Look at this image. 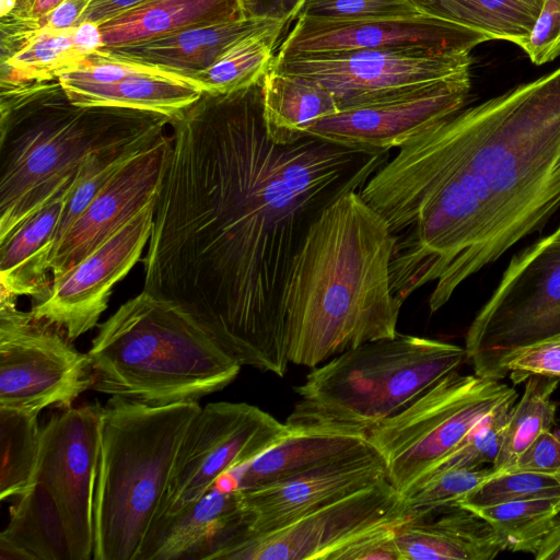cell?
I'll list each match as a JSON object with an SVG mask.
<instances>
[{"mask_svg":"<svg viewBox=\"0 0 560 560\" xmlns=\"http://www.w3.org/2000/svg\"><path fill=\"white\" fill-rule=\"evenodd\" d=\"M262 84L202 92L172 118L143 290L179 304L241 366L283 377L284 296L307 233L389 156L311 136L273 142Z\"/></svg>","mask_w":560,"mask_h":560,"instance_id":"1","label":"cell"},{"mask_svg":"<svg viewBox=\"0 0 560 560\" xmlns=\"http://www.w3.org/2000/svg\"><path fill=\"white\" fill-rule=\"evenodd\" d=\"M395 235L405 302L432 313L560 209V67L418 133L359 190Z\"/></svg>","mask_w":560,"mask_h":560,"instance_id":"2","label":"cell"},{"mask_svg":"<svg viewBox=\"0 0 560 560\" xmlns=\"http://www.w3.org/2000/svg\"><path fill=\"white\" fill-rule=\"evenodd\" d=\"M395 235L351 190L310 229L284 296L290 363L314 369L366 342L393 338L402 302L390 260Z\"/></svg>","mask_w":560,"mask_h":560,"instance_id":"3","label":"cell"},{"mask_svg":"<svg viewBox=\"0 0 560 560\" xmlns=\"http://www.w3.org/2000/svg\"><path fill=\"white\" fill-rule=\"evenodd\" d=\"M153 112L80 106L58 79L1 84L0 242L72 187L95 154L165 135Z\"/></svg>","mask_w":560,"mask_h":560,"instance_id":"4","label":"cell"},{"mask_svg":"<svg viewBox=\"0 0 560 560\" xmlns=\"http://www.w3.org/2000/svg\"><path fill=\"white\" fill-rule=\"evenodd\" d=\"M86 353L92 390L150 407L198 402L242 368L179 304L144 290L98 324Z\"/></svg>","mask_w":560,"mask_h":560,"instance_id":"5","label":"cell"},{"mask_svg":"<svg viewBox=\"0 0 560 560\" xmlns=\"http://www.w3.org/2000/svg\"><path fill=\"white\" fill-rule=\"evenodd\" d=\"M199 402L150 407L110 397L102 407L93 502L94 560H137Z\"/></svg>","mask_w":560,"mask_h":560,"instance_id":"6","label":"cell"},{"mask_svg":"<svg viewBox=\"0 0 560 560\" xmlns=\"http://www.w3.org/2000/svg\"><path fill=\"white\" fill-rule=\"evenodd\" d=\"M467 360L441 340L397 334L366 342L312 369L294 390L292 422H323L370 431L398 413Z\"/></svg>","mask_w":560,"mask_h":560,"instance_id":"7","label":"cell"},{"mask_svg":"<svg viewBox=\"0 0 560 560\" xmlns=\"http://www.w3.org/2000/svg\"><path fill=\"white\" fill-rule=\"evenodd\" d=\"M560 336V225L515 255L465 338L475 374L502 380L514 352Z\"/></svg>","mask_w":560,"mask_h":560,"instance_id":"8","label":"cell"},{"mask_svg":"<svg viewBox=\"0 0 560 560\" xmlns=\"http://www.w3.org/2000/svg\"><path fill=\"white\" fill-rule=\"evenodd\" d=\"M514 392L500 380L454 371L405 409L371 428L368 441L383 457L388 480L401 494Z\"/></svg>","mask_w":560,"mask_h":560,"instance_id":"9","label":"cell"},{"mask_svg":"<svg viewBox=\"0 0 560 560\" xmlns=\"http://www.w3.org/2000/svg\"><path fill=\"white\" fill-rule=\"evenodd\" d=\"M0 292V407L39 413L71 408L94 377L88 353L66 332Z\"/></svg>","mask_w":560,"mask_h":560,"instance_id":"10","label":"cell"},{"mask_svg":"<svg viewBox=\"0 0 560 560\" xmlns=\"http://www.w3.org/2000/svg\"><path fill=\"white\" fill-rule=\"evenodd\" d=\"M289 432L287 422L247 402L205 405L183 438L156 516L198 501L222 476L247 465Z\"/></svg>","mask_w":560,"mask_h":560,"instance_id":"11","label":"cell"},{"mask_svg":"<svg viewBox=\"0 0 560 560\" xmlns=\"http://www.w3.org/2000/svg\"><path fill=\"white\" fill-rule=\"evenodd\" d=\"M471 62L470 54L358 49L275 56L270 69L319 83L332 94L340 112L407 95L469 71Z\"/></svg>","mask_w":560,"mask_h":560,"instance_id":"12","label":"cell"},{"mask_svg":"<svg viewBox=\"0 0 560 560\" xmlns=\"http://www.w3.org/2000/svg\"><path fill=\"white\" fill-rule=\"evenodd\" d=\"M400 494L388 478L317 509L279 529L234 536L214 560H330L340 548L384 525L401 524Z\"/></svg>","mask_w":560,"mask_h":560,"instance_id":"13","label":"cell"},{"mask_svg":"<svg viewBox=\"0 0 560 560\" xmlns=\"http://www.w3.org/2000/svg\"><path fill=\"white\" fill-rule=\"evenodd\" d=\"M102 407L95 402L62 409L39 432L34 483L46 489L58 505L72 560L93 559Z\"/></svg>","mask_w":560,"mask_h":560,"instance_id":"14","label":"cell"},{"mask_svg":"<svg viewBox=\"0 0 560 560\" xmlns=\"http://www.w3.org/2000/svg\"><path fill=\"white\" fill-rule=\"evenodd\" d=\"M156 200L150 202L66 275L52 280L31 313L74 341L98 326L114 285L140 260L149 243Z\"/></svg>","mask_w":560,"mask_h":560,"instance_id":"15","label":"cell"},{"mask_svg":"<svg viewBox=\"0 0 560 560\" xmlns=\"http://www.w3.org/2000/svg\"><path fill=\"white\" fill-rule=\"evenodd\" d=\"M470 89V71H466L394 100L325 116L312 124L305 136L385 153L460 112Z\"/></svg>","mask_w":560,"mask_h":560,"instance_id":"16","label":"cell"},{"mask_svg":"<svg viewBox=\"0 0 560 560\" xmlns=\"http://www.w3.org/2000/svg\"><path fill=\"white\" fill-rule=\"evenodd\" d=\"M491 40L474 28L436 16L380 18L357 21L298 16L281 43L278 57L358 49H422L470 54Z\"/></svg>","mask_w":560,"mask_h":560,"instance_id":"17","label":"cell"},{"mask_svg":"<svg viewBox=\"0 0 560 560\" xmlns=\"http://www.w3.org/2000/svg\"><path fill=\"white\" fill-rule=\"evenodd\" d=\"M164 135L135 154L108 180L55 246L50 278L57 280L158 199L171 154Z\"/></svg>","mask_w":560,"mask_h":560,"instance_id":"18","label":"cell"},{"mask_svg":"<svg viewBox=\"0 0 560 560\" xmlns=\"http://www.w3.org/2000/svg\"><path fill=\"white\" fill-rule=\"evenodd\" d=\"M387 477L381 454L369 446L295 477L241 490L246 532L264 534L366 489Z\"/></svg>","mask_w":560,"mask_h":560,"instance_id":"19","label":"cell"},{"mask_svg":"<svg viewBox=\"0 0 560 560\" xmlns=\"http://www.w3.org/2000/svg\"><path fill=\"white\" fill-rule=\"evenodd\" d=\"M246 526L241 490L213 487L192 504L156 516L137 560H214Z\"/></svg>","mask_w":560,"mask_h":560,"instance_id":"20","label":"cell"},{"mask_svg":"<svg viewBox=\"0 0 560 560\" xmlns=\"http://www.w3.org/2000/svg\"><path fill=\"white\" fill-rule=\"evenodd\" d=\"M290 432L247 465L228 472L246 490L311 471L370 445L368 431L352 425L288 421Z\"/></svg>","mask_w":560,"mask_h":560,"instance_id":"21","label":"cell"},{"mask_svg":"<svg viewBox=\"0 0 560 560\" xmlns=\"http://www.w3.org/2000/svg\"><path fill=\"white\" fill-rule=\"evenodd\" d=\"M278 22L243 18L200 25L139 43L102 47L92 57L158 68L194 81L237 40Z\"/></svg>","mask_w":560,"mask_h":560,"instance_id":"22","label":"cell"},{"mask_svg":"<svg viewBox=\"0 0 560 560\" xmlns=\"http://www.w3.org/2000/svg\"><path fill=\"white\" fill-rule=\"evenodd\" d=\"M396 541L402 560H491L508 549L483 517L459 506L435 520L402 522Z\"/></svg>","mask_w":560,"mask_h":560,"instance_id":"23","label":"cell"},{"mask_svg":"<svg viewBox=\"0 0 560 560\" xmlns=\"http://www.w3.org/2000/svg\"><path fill=\"white\" fill-rule=\"evenodd\" d=\"M74 185L0 242V292L15 298L30 296L33 303L45 296L51 283L48 264L55 234Z\"/></svg>","mask_w":560,"mask_h":560,"instance_id":"24","label":"cell"},{"mask_svg":"<svg viewBox=\"0 0 560 560\" xmlns=\"http://www.w3.org/2000/svg\"><path fill=\"white\" fill-rule=\"evenodd\" d=\"M243 18V0H145L98 25L103 47H114Z\"/></svg>","mask_w":560,"mask_h":560,"instance_id":"25","label":"cell"},{"mask_svg":"<svg viewBox=\"0 0 560 560\" xmlns=\"http://www.w3.org/2000/svg\"><path fill=\"white\" fill-rule=\"evenodd\" d=\"M58 81L77 105L147 110L171 119L202 94L195 81L175 74L135 75L107 84Z\"/></svg>","mask_w":560,"mask_h":560,"instance_id":"26","label":"cell"},{"mask_svg":"<svg viewBox=\"0 0 560 560\" xmlns=\"http://www.w3.org/2000/svg\"><path fill=\"white\" fill-rule=\"evenodd\" d=\"M10 509L0 534V559L72 560L58 505L42 486H34Z\"/></svg>","mask_w":560,"mask_h":560,"instance_id":"27","label":"cell"},{"mask_svg":"<svg viewBox=\"0 0 560 560\" xmlns=\"http://www.w3.org/2000/svg\"><path fill=\"white\" fill-rule=\"evenodd\" d=\"M74 31H1V84L58 79L85 65L89 57L77 47Z\"/></svg>","mask_w":560,"mask_h":560,"instance_id":"28","label":"cell"},{"mask_svg":"<svg viewBox=\"0 0 560 560\" xmlns=\"http://www.w3.org/2000/svg\"><path fill=\"white\" fill-rule=\"evenodd\" d=\"M262 106L268 136L279 144L299 141L316 120L339 112L319 83L272 69L264 77Z\"/></svg>","mask_w":560,"mask_h":560,"instance_id":"29","label":"cell"},{"mask_svg":"<svg viewBox=\"0 0 560 560\" xmlns=\"http://www.w3.org/2000/svg\"><path fill=\"white\" fill-rule=\"evenodd\" d=\"M423 13L479 31L490 39L521 46L544 0H411Z\"/></svg>","mask_w":560,"mask_h":560,"instance_id":"30","label":"cell"},{"mask_svg":"<svg viewBox=\"0 0 560 560\" xmlns=\"http://www.w3.org/2000/svg\"><path fill=\"white\" fill-rule=\"evenodd\" d=\"M284 26L278 22L237 40L194 81L210 94H228L257 83L271 67Z\"/></svg>","mask_w":560,"mask_h":560,"instance_id":"31","label":"cell"},{"mask_svg":"<svg viewBox=\"0 0 560 560\" xmlns=\"http://www.w3.org/2000/svg\"><path fill=\"white\" fill-rule=\"evenodd\" d=\"M559 381L545 375L526 380L523 396L511 410L501 448L491 466L494 474L504 471L539 434L551 430L557 411L551 397Z\"/></svg>","mask_w":560,"mask_h":560,"instance_id":"32","label":"cell"},{"mask_svg":"<svg viewBox=\"0 0 560 560\" xmlns=\"http://www.w3.org/2000/svg\"><path fill=\"white\" fill-rule=\"evenodd\" d=\"M38 415L0 407V500L20 497L34 486L39 432Z\"/></svg>","mask_w":560,"mask_h":560,"instance_id":"33","label":"cell"},{"mask_svg":"<svg viewBox=\"0 0 560 560\" xmlns=\"http://www.w3.org/2000/svg\"><path fill=\"white\" fill-rule=\"evenodd\" d=\"M505 540L508 549L534 553L560 514V494L499 504L476 511Z\"/></svg>","mask_w":560,"mask_h":560,"instance_id":"34","label":"cell"},{"mask_svg":"<svg viewBox=\"0 0 560 560\" xmlns=\"http://www.w3.org/2000/svg\"><path fill=\"white\" fill-rule=\"evenodd\" d=\"M494 472L492 467L457 468L431 475L400 494L404 521L425 518L458 503Z\"/></svg>","mask_w":560,"mask_h":560,"instance_id":"35","label":"cell"},{"mask_svg":"<svg viewBox=\"0 0 560 560\" xmlns=\"http://www.w3.org/2000/svg\"><path fill=\"white\" fill-rule=\"evenodd\" d=\"M517 396V392H514L481 418L456 448L434 465L420 480L450 469L492 466L501 448Z\"/></svg>","mask_w":560,"mask_h":560,"instance_id":"36","label":"cell"},{"mask_svg":"<svg viewBox=\"0 0 560 560\" xmlns=\"http://www.w3.org/2000/svg\"><path fill=\"white\" fill-rule=\"evenodd\" d=\"M152 143H136L115 148L95 154L86 162L61 212L52 250L113 175L135 154Z\"/></svg>","mask_w":560,"mask_h":560,"instance_id":"37","label":"cell"},{"mask_svg":"<svg viewBox=\"0 0 560 560\" xmlns=\"http://www.w3.org/2000/svg\"><path fill=\"white\" fill-rule=\"evenodd\" d=\"M560 494V477L533 471L493 474L471 490L457 506L478 511L499 504Z\"/></svg>","mask_w":560,"mask_h":560,"instance_id":"38","label":"cell"},{"mask_svg":"<svg viewBox=\"0 0 560 560\" xmlns=\"http://www.w3.org/2000/svg\"><path fill=\"white\" fill-rule=\"evenodd\" d=\"M420 14L423 13L411 0H305L298 16L357 21Z\"/></svg>","mask_w":560,"mask_h":560,"instance_id":"39","label":"cell"},{"mask_svg":"<svg viewBox=\"0 0 560 560\" xmlns=\"http://www.w3.org/2000/svg\"><path fill=\"white\" fill-rule=\"evenodd\" d=\"M503 373L513 384L525 382L532 375L560 378V336L549 338L511 354L503 363Z\"/></svg>","mask_w":560,"mask_h":560,"instance_id":"40","label":"cell"},{"mask_svg":"<svg viewBox=\"0 0 560 560\" xmlns=\"http://www.w3.org/2000/svg\"><path fill=\"white\" fill-rule=\"evenodd\" d=\"M520 47L536 66L560 57V0H544L529 36Z\"/></svg>","mask_w":560,"mask_h":560,"instance_id":"41","label":"cell"},{"mask_svg":"<svg viewBox=\"0 0 560 560\" xmlns=\"http://www.w3.org/2000/svg\"><path fill=\"white\" fill-rule=\"evenodd\" d=\"M399 525H384L363 534L336 551L330 560H402L396 541Z\"/></svg>","mask_w":560,"mask_h":560,"instance_id":"42","label":"cell"},{"mask_svg":"<svg viewBox=\"0 0 560 560\" xmlns=\"http://www.w3.org/2000/svg\"><path fill=\"white\" fill-rule=\"evenodd\" d=\"M155 74L163 75L174 73L158 68L106 60L91 56L85 65L60 74L58 79L82 83L107 84L121 81L129 77Z\"/></svg>","mask_w":560,"mask_h":560,"instance_id":"43","label":"cell"},{"mask_svg":"<svg viewBox=\"0 0 560 560\" xmlns=\"http://www.w3.org/2000/svg\"><path fill=\"white\" fill-rule=\"evenodd\" d=\"M504 471H533L560 477V438L544 431Z\"/></svg>","mask_w":560,"mask_h":560,"instance_id":"44","label":"cell"},{"mask_svg":"<svg viewBox=\"0 0 560 560\" xmlns=\"http://www.w3.org/2000/svg\"><path fill=\"white\" fill-rule=\"evenodd\" d=\"M63 0H18L14 10L1 18L5 26L36 30L42 19Z\"/></svg>","mask_w":560,"mask_h":560,"instance_id":"45","label":"cell"},{"mask_svg":"<svg viewBox=\"0 0 560 560\" xmlns=\"http://www.w3.org/2000/svg\"><path fill=\"white\" fill-rule=\"evenodd\" d=\"M305 0H243L246 18L270 19L289 25Z\"/></svg>","mask_w":560,"mask_h":560,"instance_id":"46","label":"cell"},{"mask_svg":"<svg viewBox=\"0 0 560 560\" xmlns=\"http://www.w3.org/2000/svg\"><path fill=\"white\" fill-rule=\"evenodd\" d=\"M91 0H63L52 11L45 15L37 28L66 31L77 27L79 19Z\"/></svg>","mask_w":560,"mask_h":560,"instance_id":"47","label":"cell"},{"mask_svg":"<svg viewBox=\"0 0 560 560\" xmlns=\"http://www.w3.org/2000/svg\"><path fill=\"white\" fill-rule=\"evenodd\" d=\"M143 1L145 0H91L81 14L79 24L82 22H94L101 24L119 12Z\"/></svg>","mask_w":560,"mask_h":560,"instance_id":"48","label":"cell"},{"mask_svg":"<svg viewBox=\"0 0 560 560\" xmlns=\"http://www.w3.org/2000/svg\"><path fill=\"white\" fill-rule=\"evenodd\" d=\"M74 43L77 47L89 58L103 47L100 25L94 22H82L74 31Z\"/></svg>","mask_w":560,"mask_h":560,"instance_id":"49","label":"cell"},{"mask_svg":"<svg viewBox=\"0 0 560 560\" xmlns=\"http://www.w3.org/2000/svg\"><path fill=\"white\" fill-rule=\"evenodd\" d=\"M533 555L536 560H560V517L541 538Z\"/></svg>","mask_w":560,"mask_h":560,"instance_id":"50","label":"cell"},{"mask_svg":"<svg viewBox=\"0 0 560 560\" xmlns=\"http://www.w3.org/2000/svg\"><path fill=\"white\" fill-rule=\"evenodd\" d=\"M16 1L18 0H1L0 16L3 18L11 13L16 5Z\"/></svg>","mask_w":560,"mask_h":560,"instance_id":"51","label":"cell"}]
</instances>
